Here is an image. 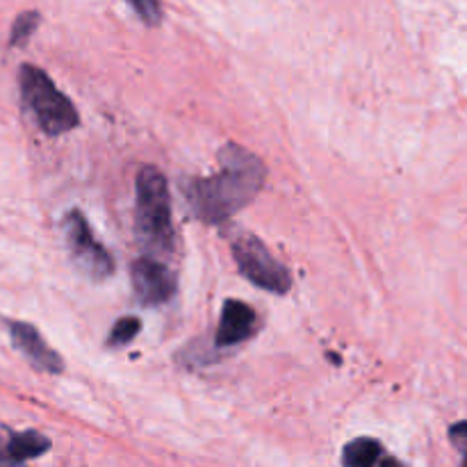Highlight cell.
Returning <instances> with one entry per match:
<instances>
[{
	"label": "cell",
	"mask_w": 467,
	"mask_h": 467,
	"mask_svg": "<svg viewBox=\"0 0 467 467\" xmlns=\"http://www.w3.org/2000/svg\"><path fill=\"white\" fill-rule=\"evenodd\" d=\"M64 240H67V249L71 254V260L82 274H87L94 281H105L114 274V260L112 255L105 251V246L91 233L89 223L82 217L80 210H71L64 217L62 223Z\"/></svg>",
	"instance_id": "5b68a950"
},
{
	"label": "cell",
	"mask_w": 467,
	"mask_h": 467,
	"mask_svg": "<svg viewBox=\"0 0 467 467\" xmlns=\"http://www.w3.org/2000/svg\"><path fill=\"white\" fill-rule=\"evenodd\" d=\"M265 178V164L254 153L240 144H226L219 150V171L214 176L187 182V205L201 222L222 223L258 196Z\"/></svg>",
	"instance_id": "6da1fadb"
},
{
	"label": "cell",
	"mask_w": 467,
	"mask_h": 467,
	"mask_svg": "<svg viewBox=\"0 0 467 467\" xmlns=\"http://www.w3.org/2000/svg\"><path fill=\"white\" fill-rule=\"evenodd\" d=\"M39 26V14L36 12H23L21 16L14 21L12 26V36H9V44L12 46H23L32 36V32Z\"/></svg>",
	"instance_id": "7c38bea8"
},
{
	"label": "cell",
	"mask_w": 467,
	"mask_h": 467,
	"mask_svg": "<svg viewBox=\"0 0 467 467\" xmlns=\"http://www.w3.org/2000/svg\"><path fill=\"white\" fill-rule=\"evenodd\" d=\"M377 467H404V465H401L400 461L390 459V456H383V459H381V463H379Z\"/></svg>",
	"instance_id": "2e32d148"
},
{
	"label": "cell",
	"mask_w": 467,
	"mask_h": 467,
	"mask_svg": "<svg viewBox=\"0 0 467 467\" xmlns=\"http://www.w3.org/2000/svg\"><path fill=\"white\" fill-rule=\"evenodd\" d=\"M383 456L386 451H383L381 442L372 441V438H356L342 451L345 467H377Z\"/></svg>",
	"instance_id": "30bf717a"
},
{
	"label": "cell",
	"mask_w": 467,
	"mask_h": 467,
	"mask_svg": "<svg viewBox=\"0 0 467 467\" xmlns=\"http://www.w3.org/2000/svg\"><path fill=\"white\" fill-rule=\"evenodd\" d=\"M128 5H130V9H135L149 26H158V23L162 21V7H160L158 3H153V0H130Z\"/></svg>",
	"instance_id": "4fadbf2b"
},
{
	"label": "cell",
	"mask_w": 467,
	"mask_h": 467,
	"mask_svg": "<svg viewBox=\"0 0 467 467\" xmlns=\"http://www.w3.org/2000/svg\"><path fill=\"white\" fill-rule=\"evenodd\" d=\"M450 441L463 454V465L461 467H467V422H456L450 429Z\"/></svg>",
	"instance_id": "5bb4252c"
},
{
	"label": "cell",
	"mask_w": 467,
	"mask_h": 467,
	"mask_svg": "<svg viewBox=\"0 0 467 467\" xmlns=\"http://www.w3.org/2000/svg\"><path fill=\"white\" fill-rule=\"evenodd\" d=\"M141 331V322L137 317H123L119 319L117 324L112 327L108 337L109 347H123L128 342H132L137 337V333Z\"/></svg>",
	"instance_id": "8fae6325"
},
{
	"label": "cell",
	"mask_w": 467,
	"mask_h": 467,
	"mask_svg": "<svg viewBox=\"0 0 467 467\" xmlns=\"http://www.w3.org/2000/svg\"><path fill=\"white\" fill-rule=\"evenodd\" d=\"M231 251L240 272L249 278L254 285L274 295H285L292 285L290 272L272 255V251L263 244L255 235L237 231L231 237Z\"/></svg>",
	"instance_id": "277c9868"
},
{
	"label": "cell",
	"mask_w": 467,
	"mask_h": 467,
	"mask_svg": "<svg viewBox=\"0 0 467 467\" xmlns=\"http://www.w3.org/2000/svg\"><path fill=\"white\" fill-rule=\"evenodd\" d=\"M18 85H21L23 103L46 135L57 137L78 126L80 119H78L76 105L55 87V82L39 67L23 64L18 73Z\"/></svg>",
	"instance_id": "3957f363"
},
{
	"label": "cell",
	"mask_w": 467,
	"mask_h": 467,
	"mask_svg": "<svg viewBox=\"0 0 467 467\" xmlns=\"http://www.w3.org/2000/svg\"><path fill=\"white\" fill-rule=\"evenodd\" d=\"M137 205H135V235L137 242L144 246L146 254L169 255L176 242L171 217V194H169L167 178L160 169L146 167L137 173Z\"/></svg>",
	"instance_id": "7a4b0ae2"
},
{
	"label": "cell",
	"mask_w": 467,
	"mask_h": 467,
	"mask_svg": "<svg viewBox=\"0 0 467 467\" xmlns=\"http://www.w3.org/2000/svg\"><path fill=\"white\" fill-rule=\"evenodd\" d=\"M9 445V454L16 463L26 465V461L30 459H39L41 454L50 450V441L46 436L36 431H23V433H12L7 438Z\"/></svg>",
	"instance_id": "9c48e42d"
},
{
	"label": "cell",
	"mask_w": 467,
	"mask_h": 467,
	"mask_svg": "<svg viewBox=\"0 0 467 467\" xmlns=\"http://www.w3.org/2000/svg\"><path fill=\"white\" fill-rule=\"evenodd\" d=\"M132 290L140 304L144 306H160L167 304L176 292V276L171 269L158 258L141 255L132 263L130 267Z\"/></svg>",
	"instance_id": "8992f818"
},
{
	"label": "cell",
	"mask_w": 467,
	"mask_h": 467,
	"mask_svg": "<svg viewBox=\"0 0 467 467\" xmlns=\"http://www.w3.org/2000/svg\"><path fill=\"white\" fill-rule=\"evenodd\" d=\"M0 467H27L23 463H16V461L12 459V454H9V445L7 441H5L3 433H0Z\"/></svg>",
	"instance_id": "9a60e30c"
},
{
	"label": "cell",
	"mask_w": 467,
	"mask_h": 467,
	"mask_svg": "<svg viewBox=\"0 0 467 467\" xmlns=\"http://www.w3.org/2000/svg\"><path fill=\"white\" fill-rule=\"evenodd\" d=\"M255 331V313L251 306H246L244 301L228 299L223 304L222 319H219L217 328V347H235L240 342L249 340Z\"/></svg>",
	"instance_id": "ba28073f"
},
{
	"label": "cell",
	"mask_w": 467,
	"mask_h": 467,
	"mask_svg": "<svg viewBox=\"0 0 467 467\" xmlns=\"http://www.w3.org/2000/svg\"><path fill=\"white\" fill-rule=\"evenodd\" d=\"M9 336H12L14 347H16V349L30 360L32 368L41 369V372H50V374H57L64 369L59 354H55V351L46 345L41 333L36 331L32 324L12 322L9 324Z\"/></svg>",
	"instance_id": "52a82bcc"
}]
</instances>
